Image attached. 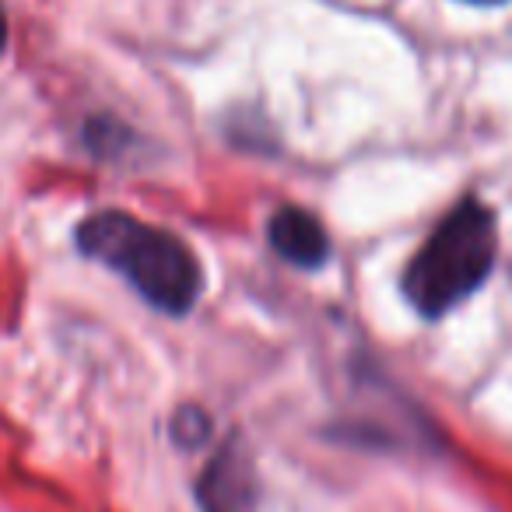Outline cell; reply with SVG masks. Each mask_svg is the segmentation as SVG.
Segmentation results:
<instances>
[{
  "instance_id": "obj_1",
  "label": "cell",
  "mask_w": 512,
  "mask_h": 512,
  "mask_svg": "<svg viewBox=\"0 0 512 512\" xmlns=\"http://www.w3.org/2000/svg\"><path fill=\"white\" fill-rule=\"evenodd\" d=\"M78 249L109 271L123 274L127 285L169 316H186L200 299L204 274L193 249L165 228L144 225L120 211L92 214L78 225Z\"/></svg>"
},
{
  "instance_id": "obj_2",
  "label": "cell",
  "mask_w": 512,
  "mask_h": 512,
  "mask_svg": "<svg viewBox=\"0 0 512 512\" xmlns=\"http://www.w3.org/2000/svg\"><path fill=\"white\" fill-rule=\"evenodd\" d=\"M498 253V225L491 207L477 197H463L432 228L425 246L407 264L400 288L414 313L442 320L449 309L467 302L488 281Z\"/></svg>"
},
{
  "instance_id": "obj_3",
  "label": "cell",
  "mask_w": 512,
  "mask_h": 512,
  "mask_svg": "<svg viewBox=\"0 0 512 512\" xmlns=\"http://www.w3.org/2000/svg\"><path fill=\"white\" fill-rule=\"evenodd\" d=\"M267 235H271V246L278 256H285L288 264L295 267H323L330 256V239L323 232V225L302 207H281V211L271 214V225H267Z\"/></svg>"
},
{
  "instance_id": "obj_4",
  "label": "cell",
  "mask_w": 512,
  "mask_h": 512,
  "mask_svg": "<svg viewBox=\"0 0 512 512\" xmlns=\"http://www.w3.org/2000/svg\"><path fill=\"white\" fill-rule=\"evenodd\" d=\"M200 498L207 512H253V467L239 453V442H228L200 481Z\"/></svg>"
},
{
  "instance_id": "obj_5",
  "label": "cell",
  "mask_w": 512,
  "mask_h": 512,
  "mask_svg": "<svg viewBox=\"0 0 512 512\" xmlns=\"http://www.w3.org/2000/svg\"><path fill=\"white\" fill-rule=\"evenodd\" d=\"M8 46V18H4V8H0V53Z\"/></svg>"
},
{
  "instance_id": "obj_6",
  "label": "cell",
  "mask_w": 512,
  "mask_h": 512,
  "mask_svg": "<svg viewBox=\"0 0 512 512\" xmlns=\"http://www.w3.org/2000/svg\"><path fill=\"white\" fill-rule=\"evenodd\" d=\"M470 4H505V0H470Z\"/></svg>"
}]
</instances>
